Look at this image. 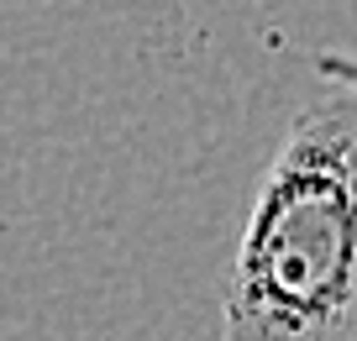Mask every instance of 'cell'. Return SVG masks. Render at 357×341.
Masks as SVG:
<instances>
[{"label": "cell", "mask_w": 357, "mask_h": 341, "mask_svg": "<svg viewBox=\"0 0 357 341\" xmlns=\"http://www.w3.org/2000/svg\"><path fill=\"white\" fill-rule=\"evenodd\" d=\"M221 341H357V89L321 79L257 179Z\"/></svg>", "instance_id": "obj_1"}, {"label": "cell", "mask_w": 357, "mask_h": 341, "mask_svg": "<svg viewBox=\"0 0 357 341\" xmlns=\"http://www.w3.org/2000/svg\"><path fill=\"white\" fill-rule=\"evenodd\" d=\"M315 74L357 89V58H352V53H321V58H315Z\"/></svg>", "instance_id": "obj_2"}]
</instances>
